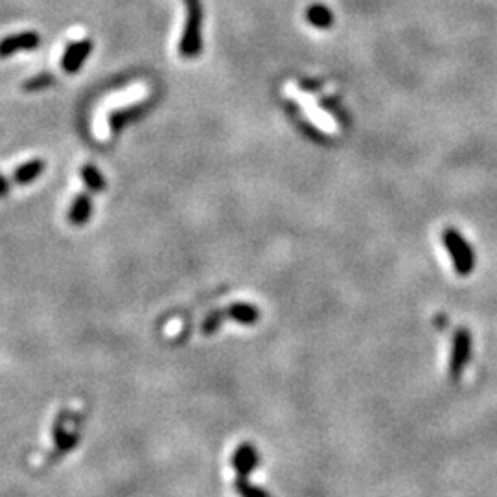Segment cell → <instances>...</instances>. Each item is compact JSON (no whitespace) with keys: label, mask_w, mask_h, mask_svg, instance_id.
Returning <instances> with one entry per match:
<instances>
[{"label":"cell","mask_w":497,"mask_h":497,"mask_svg":"<svg viewBox=\"0 0 497 497\" xmlns=\"http://www.w3.org/2000/svg\"><path fill=\"white\" fill-rule=\"evenodd\" d=\"M223 315H225L223 312L208 313V315L205 317V321H203V328H201V330H203V333H205V336H212L214 331H218L221 321H223Z\"/></svg>","instance_id":"obj_9"},{"label":"cell","mask_w":497,"mask_h":497,"mask_svg":"<svg viewBox=\"0 0 497 497\" xmlns=\"http://www.w3.org/2000/svg\"><path fill=\"white\" fill-rule=\"evenodd\" d=\"M39 43L41 37L35 32H20L17 35L4 37V39L0 41V58H8V55L20 52V50L32 52V50L39 46Z\"/></svg>","instance_id":"obj_2"},{"label":"cell","mask_w":497,"mask_h":497,"mask_svg":"<svg viewBox=\"0 0 497 497\" xmlns=\"http://www.w3.org/2000/svg\"><path fill=\"white\" fill-rule=\"evenodd\" d=\"M10 192V183L6 180L4 175H0V197H6Z\"/></svg>","instance_id":"obj_11"},{"label":"cell","mask_w":497,"mask_h":497,"mask_svg":"<svg viewBox=\"0 0 497 497\" xmlns=\"http://www.w3.org/2000/svg\"><path fill=\"white\" fill-rule=\"evenodd\" d=\"M52 83H54V78L50 74H43V76H35L29 81H26L25 88L26 91H39V88L52 85Z\"/></svg>","instance_id":"obj_10"},{"label":"cell","mask_w":497,"mask_h":497,"mask_svg":"<svg viewBox=\"0 0 497 497\" xmlns=\"http://www.w3.org/2000/svg\"><path fill=\"white\" fill-rule=\"evenodd\" d=\"M43 171L44 161H39V159H37V161H29L15 170V183H19V185H29V183H32L35 177H39Z\"/></svg>","instance_id":"obj_7"},{"label":"cell","mask_w":497,"mask_h":497,"mask_svg":"<svg viewBox=\"0 0 497 497\" xmlns=\"http://www.w3.org/2000/svg\"><path fill=\"white\" fill-rule=\"evenodd\" d=\"M91 214H93V201H91L88 194H79L78 197L74 199L72 206H70L69 220L72 221L74 225H83L87 223Z\"/></svg>","instance_id":"obj_4"},{"label":"cell","mask_w":497,"mask_h":497,"mask_svg":"<svg viewBox=\"0 0 497 497\" xmlns=\"http://www.w3.org/2000/svg\"><path fill=\"white\" fill-rule=\"evenodd\" d=\"M306 19L310 25H313L315 28H321V29H326L333 25V15H331V11L328 10L324 4H319V2H315V4H312L310 8H307Z\"/></svg>","instance_id":"obj_6"},{"label":"cell","mask_w":497,"mask_h":497,"mask_svg":"<svg viewBox=\"0 0 497 497\" xmlns=\"http://www.w3.org/2000/svg\"><path fill=\"white\" fill-rule=\"evenodd\" d=\"M93 50V41L83 39V41H76V43H70L67 46L63 54V61H61V67H63L65 72L74 74L78 72L81 69L83 61L88 58Z\"/></svg>","instance_id":"obj_3"},{"label":"cell","mask_w":497,"mask_h":497,"mask_svg":"<svg viewBox=\"0 0 497 497\" xmlns=\"http://www.w3.org/2000/svg\"><path fill=\"white\" fill-rule=\"evenodd\" d=\"M81 177L91 192L105 190V177H103L102 171L98 170V168H94L93 164H83L81 166Z\"/></svg>","instance_id":"obj_8"},{"label":"cell","mask_w":497,"mask_h":497,"mask_svg":"<svg viewBox=\"0 0 497 497\" xmlns=\"http://www.w3.org/2000/svg\"><path fill=\"white\" fill-rule=\"evenodd\" d=\"M227 315H229L232 321L239 322V324H254V322L260 319L258 307L247 303L232 304V306L227 310Z\"/></svg>","instance_id":"obj_5"},{"label":"cell","mask_w":497,"mask_h":497,"mask_svg":"<svg viewBox=\"0 0 497 497\" xmlns=\"http://www.w3.org/2000/svg\"><path fill=\"white\" fill-rule=\"evenodd\" d=\"M186 25L179 43V54L183 58H197L203 50L201 26H203V4L201 0H185Z\"/></svg>","instance_id":"obj_1"}]
</instances>
